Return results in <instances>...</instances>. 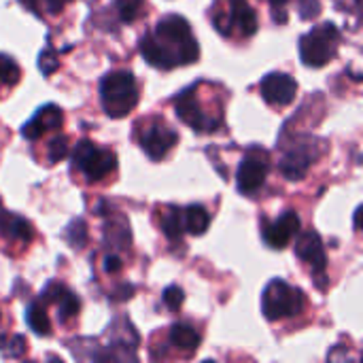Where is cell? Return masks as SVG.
I'll return each instance as SVG.
<instances>
[{
	"label": "cell",
	"instance_id": "6da1fadb",
	"mask_svg": "<svg viewBox=\"0 0 363 363\" xmlns=\"http://www.w3.org/2000/svg\"><path fill=\"white\" fill-rule=\"evenodd\" d=\"M147 64L160 70H172L177 66H187L198 62L200 47L198 40L181 15L162 17L151 32L140 38L138 45Z\"/></svg>",
	"mask_w": 363,
	"mask_h": 363
},
{
	"label": "cell",
	"instance_id": "7a4b0ae2",
	"mask_svg": "<svg viewBox=\"0 0 363 363\" xmlns=\"http://www.w3.org/2000/svg\"><path fill=\"white\" fill-rule=\"evenodd\" d=\"M140 100V89L132 72L115 70L100 81V102L111 119H121L130 115Z\"/></svg>",
	"mask_w": 363,
	"mask_h": 363
},
{
	"label": "cell",
	"instance_id": "3957f363",
	"mask_svg": "<svg viewBox=\"0 0 363 363\" xmlns=\"http://www.w3.org/2000/svg\"><path fill=\"white\" fill-rule=\"evenodd\" d=\"M342 34L340 30L325 21L315 26L313 30H308L302 38H300V60L304 66L311 68H321L328 62H332L338 53Z\"/></svg>",
	"mask_w": 363,
	"mask_h": 363
},
{
	"label": "cell",
	"instance_id": "277c9868",
	"mask_svg": "<svg viewBox=\"0 0 363 363\" xmlns=\"http://www.w3.org/2000/svg\"><path fill=\"white\" fill-rule=\"evenodd\" d=\"M306 306L304 294L285 283L283 279H272L262 294V313L268 321H281L298 317Z\"/></svg>",
	"mask_w": 363,
	"mask_h": 363
},
{
	"label": "cell",
	"instance_id": "5b68a950",
	"mask_svg": "<svg viewBox=\"0 0 363 363\" xmlns=\"http://www.w3.org/2000/svg\"><path fill=\"white\" fill-rule=\"evenodd\" d=\"M225 6H221L217 2L213 21L215 28L223 34V36H240V38H249L257 32L259 23H257V13L253 11V6L247 0H223Z\"/></svg>",
	"mask_w": 363,
	"mask_h": 363
},
{
	"label": "cell",
	"instance_id": "8992f818",
	"mask_svg": "<svg viewBox=\"0 0 363 363\" xmlns=\"http://www.w3.org/2000/svg\"><path fill=\"white\" fill-rule=\"evenodd\" d=\"M72 168L87 181L96 183L117 170V157L111 149L98 147L91 140H81L72 151Z\"/></svg>",
	"mask_w": 363,
	"mask_h": 363
},
{
	"label": "cell",
	"instance_id": "52a82bcc",
	"mask_svg": "<svg viewBox=\"0 0 363 363\" xmlns=\"http://www.w3.org/2000/svg\"><path fill=\"white\" fill-rule=\"evenodd\" d=\"M174 111L183 123H187L191 130L200 134L215 132L223 123V115H213L204 108V104L198 98V85L187 87L174 98Z\"/></svg>",
	"mask_w": 363,
	"mask_h": 363
},
{
	"label": "cell",
	"instance_id": "ba28073f",
	"mask_svg": "<svg viewBox=\"0 0 363 363\" xmlns=\"http://www.w3.org/2000/svg\"><path fill=\"white\" fill-rule=\"evenodd\" d=\"M321 151H323L321 140H313V138L294 140L281 157V164H279L281 174L287 181H302L306 172L311 170L313 162L321 155Z\"/></svg>",
	"mask_w": 363,
	"mask_h": 363
},
{
	"label": "cell",
	"instance_id": "9c48e42d",
	"mask_svg": "<svg viewBox=\"0 0 363 363\" xmlns=\"http://www.w3.org/2000/svg\"><path fill=\"white\" fill-rule=\"evenodd\" d=\"M268 170H270L268 153L264 149H259V147H253L242 157V162L238 164V170H236V187H238V191L242 196H255L266 183Z\"/></svg>",
	"mask_w": 363,
	"mask_h": 363
},
{
	"label": "cell",
	"instance_id": "30bf717a",
	"mask_svg": "<svg viewBox=\"0 0 363 363\" xmlns=\"http://www.w3.org/2000/svg\"><path fill=\"white\" fill-rule=\"evenodd\" d=\"M177 143H179V134L166 121H151L147 125H140L138 145L153 162L164 160L174 149Z\"/></svg>",
	"mask_w": 363,
	"mask_h": 363
},
{
	"label": "cell",
	"instance_id": "8fae6325",
	"mask_svg": "<svg viewBox=\"0 0 363 363\" xmlns=\"http://www.w3.org/2000/svg\"><path fill=\"white\" fill-rule=\"evenodd\" d=\"M259 94L270 106H289L298 96V81L287 72H270L259 83Z\"/></svg>",
	"mask_w": 363,
	"mask_h": 363
},
{
	"label": "cell",
	"instance_id": "7c38bea8",
	"mask_svg": "<svg viewBox=\"0 0 363 363\" xmlns=\"http://www.w3.org/2000/svg\"><path fill=\"white\" fill-rule=\"evenodd\" d=\"M300 215L296 211H287L283 213L279 219L274 221H266L264 223V230H262V236H264V242L274 249V251H283L291 245V240L298 236L300 232Z\"/></svg>",
	"mask_w": 363,
	"mask_h": 363
},
{
	"label": "cell",
	"instance_id": "4fadbf2b",
	"mask_svg": "<svg viewBox=\"0 0 363 363\" xmlns=\"http://www.w3.org/2000/svg\"><path fill=\"white\" fill-rule=\"evenodd\" d=\"M62 121H64L62 108L57 104H45L21 125V136L26 140H38L49 130H57Z\"/></svg>",
	"mask_w": 363,
	"mask_h": 363
},
{
	"label": "cell",
	"instance_id": "5bb4252c",
	"mask_svg": "<svg viewBox=\"0 0 363 363\" xmlns=\"http://www.w3.org/2000/svg\"><path fill=\"white\" fill-rule=\"evenodd\" d=\"M296 255L311 266L315 274H323L328 268V255L323 249V240L315 230H306L298 240H296Z\"/></svg>",
	"mask_w": 363,
	"mask_h": 363
},
{
	"label": "cell",
	"instance_id": "9a60e30c",
	"mask_svg": "<svg viewBox=\"0 0 363 363\" xmlns=\"http://www.w3.org/2000/svg\"><path fill=\"white\" fill-rule=\"evenodd\" d=\"M43 298L53 302L57 306V315H60V321L66 323L68 319L77 317L79 311H81V302L77 298V294H72L66 285L62 283H49L47 289L43 291Z\"/></svg>",
	"mask_w": 363,
	"mask_h": 363
},
{
	"label": "cell",
	"instance_id": "2e32d148",
	"mask_svg": "<svg viewBox=\"0 0 363 363\" xmlns=\"http://www.w3.org/2000/svg\"><path fill=\"white\" fill-rule=\"evenodd\" d=\"M0 234L6 240L28 245L34 236V230H32V223L28 219L13 215V213H0Z\"/></svg>",
	"mask_w": 363,
	"mask_h": 363
},
{
	"label": "cell",
	"instance_id": "e0dca14e",
	"mask_svg": "<svg viewBox=\"0 0 363 363\" xmlns=\"http://www.w3.org/2000/svg\"><path fill=\"white\" fill-rule=\"evenodd\" d=\"M170 345L183 353H196L202 345V334L189 323H174L170 328Z\"/></svg>",
	"mask_w": 363,
	"mask_h": 363
},
{
	"label": "cell",
	"instance_id": "ac0fdd59",
	"mask_svg": "<svg viewBox=\"0 0 363 363\" xmlns=\"http://www.w3.org/2000/svg\"><path fill=\"white\" fill-rule=\"evenodd\" d=\"M181 223H183V232L202 236L211 225V215L202 204H191L187 208H181Z\"/></svg>",
	"mask_w": 363,
	"mask_h": 363
},
{
	"label": "cell",
	"instance_id": "d6986e66",
	"mask_svg": "<svg viewBox=\"0 0 363 363\" xmlns=\"http://www.w3.org/2000/svg\"><path fill=\"white\" fill-rule=\"evenodd\" d=\"M26 323L36 336H49L51 334V321L47 311L40 306V302H32L26 308Z\"/></svg>",
	"mask_w": 363,
	"mask_h": 363
},
{
	"label": "cell",
	"instance_id": "ffe728a7",
	"mask_svg": "<svg viewBox=\"0 0 363 363\" xmlns=\"http://www.w3.org/2000/svg\"><path fill=\"white\" fill-rule=\"evenodd\" d=\"M160 228L162 232L170 238V240H179L183 236V223H181V208L170 206L168 211L162 213L160 219Z\"/></svg>",
	"mask_w": 363,
	"mask_h": 363
},
{
	"label": "cell",
	"instance_id": "44dd1931",
	"mask_svg": "<svg viewBox=\"0 0 363 363\" xmlns=\"http://www.w3.org/2000/svg\"><path fill=\"white\" fill-rule=\"evenodd\" d=\"M26 9L34 11L36 15H57L64 6L72 0H19Z\"/></svg>",
	"mask_w": 363,
	"mask_h": 363
},
{
	"label": "cell",
	"instance_id": "7402d4cb",
	"mask_svg": "<svg viewBox=\"0 0 363 363\" xmlns=\"http://www.w3.org/2000/svg\"><path fill=\"white\" fill-rule=\"evenodd\" d=\"M143 4H145V0H115V9H117L121 23L136 21L143 15Z\"/></svg>",
	"mask_w": 363,
	"mask_h": 363
},
{
	"label": "cell",
	"instance_id": "603a6c76",
	"mask_svg": "<svg viewBox=\"0 0 363 363\" xmlns=\"http://www.w3.org/2000/svg\"><path fill=\"white\" fill-rule=\"evenodd\" d=\"M19 77H21V70H19L17 62L11 55L0 53V83L6 87H13V85H17Z\"/></svg>",
	"mask_w": 363,
	"mask_h": 363
},
{
	"label": "cell",
	"instance_id": "cb8c5ba5",
	"mask_svg": "<svg viewBox=\"0 0 363 363\" xmlns=\"http://www.w3.org/2000/svg\"><path fill=\"white\" fill-rule=\"evenodd\" d=\"M64 236H66V240H68L70 247L83 249L85 242H87V228H85V221H83V219H74V221L66 228Z\"/></svg>",
	"mask_w": 363,
	"mask_h": 363
},
{
	"label": "cell",
	"instance_id": "d4e9b609",
	"mask_svg": "<svg viewBox=\"0 0 363 363\" xmlns=\"http://www.w3.org/2000/svg\"><path fill=\"white\" fill-rule=\"evenodd\" d=\"M57 66H60L57 53L53 51L51 45H47V47L38 53V68H40V72H43L45 77H49V74H53V72L57 70Z\"/></svg>",
	"mask_w": 363,
	"mask_h": 363
},
{
	"label": "cell",
	"instance_id": "484cf974",
	"mask_svg": "<svg viewBox=\"0 0 363 363\" xmlns=\"http://www.w3.org/2000/svg\"><path fill=\"white\" fill-rule=\"evenodd\" d=\"M47 155H49V162H62L66 155H68V138L64 134H60L57 138H53L47 147Z\"/></svg>",
	"mask_w": 363,
	"mask_h": 363
},
{
	"label": "cell",
	"instance_id": "4316f807",
	"mask_svg": "<svg viewBox=\"0 0 363 363\" xmlns=\"http://www.w3.org/2000/svg\"><path fill=\"white\" fill-rule=\"evenodd\" d=\"M162 302H164V306H166V308H170V311H179V308L183 306V302H185V294H183V289H181V287L170 285V287H166V289H164V294H162Z\"/></svg>",
	"mask_w": 363,
	"mask_h": 363
},
{
	"label": "cell",
	"instance_id": "83f0119b",
	"mask_svg": "<svg viewBox=\"0 0 363 363\" xmlns=\"http://www.w3.org/2000/svg\"><path fill=\"white\" fill-rule=\"evenodd\" d=\"M298 11H300V17L302 19H315L319 13H321V2L319 0H294Z\"/></svg>",
	"mask_w": 363,
	"mask_h": 363
},
{
	"label": "cell",
	"instance_id": "f1b7e54d",
	"mask_svg": "<svg viewBox=\"0 0 363 363\" xmlns=\"http://www.w3.org/2000/svg\"><path fill=\"white\" fill-rule=\"evenodd\" d=\"M4 347H6L4 353L9 357H21L26 353V338L23 336H13L11 342H4Z\"/></svg>",
	"mask_w": 363,
	"mask_h": 363
},
{
	"label": "cell",
	"instance_id": "f546056e",
	"mask_svg": "<svg viewBox=\"0 0 363 363\" xmlns=\"http://www.w3.org/2000/svg\"><path fill=\"white\" fill-rule=\"evenodd\" d=\"M121 268H123V262H121L117 255H106V257H104V270H106L108 274H117Z\"/></svg>",
	"mask_w": 363,
	"mask_h": 363
},
{
	"label": "cell",
	"instance_id": "4dcf8cb0",
	"mask_svg": "<svg viewBox=\"0 0 363 363\" xmlns=\"http://www.w3.org/2000/svg\"><path fill=\"white\" fill-rule=\"evenodd\" d=\"M336 2V9L338 11H353L355 15H359V6H362V0H334Z\"/></svg>",
	"mask_w": 363,
	"mask_h": 363
},
{
	"label": "cell",
	"instance_id": "1f68e13d",
	"mask_svg": "<svg viewBox=\"0 0 363 363\" xmlns=\"http://www.w3.org/2000/svg\"><path fill=\"white\" fill-rule=\"evenodd\" d=\"M353 223H355V230H359V208H357L355 215H353Z\"/></svg>",
	"mask_w": 363,
	"mask_h": 363
},
{
	"label": "cell",
	"instance_id": "d6a6232c",
	"mask_svg": "<svg viewBox=\"0 0 363 363\" xmlns=\"http://www.w3.org/2000/svg\"><path fill=\"white\" fill-rule=\"evenodd\" d=\"M0 319H2V313H0Z\"/></svg>",
	"mask_w": 363,
	"mask_h": 363
}]
</instances>
